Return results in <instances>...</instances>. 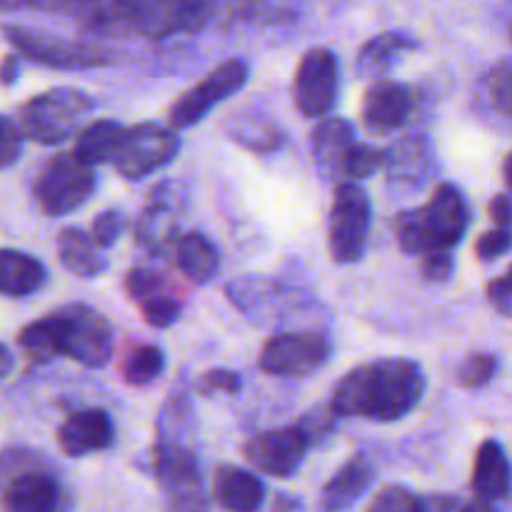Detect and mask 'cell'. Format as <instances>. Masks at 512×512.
<instances>
[{
  "label": "cell",
  "mask_w": 512,
  "mask_h": 512,
  "mask_svg": "<svg viewBox=\"0 0 512 512\" xmlns=\"http://www.w3.org/2000/svg\"><path fill=\"white\" fill-rule=\"evenodd\" d=\"M425 393L423 368L413 360L385 358L350 370L333 390L330 410L340 418L393 423L420 405Z\"/></svg>",
  "instance_id": "1"
},
{
  "label": "cell",
  "mask_w": 512,
  "mask_h": 512,
  "mask_svg": "<svg viewBox=\"0 0 512 512\" xmlns=\"http://www.w3.org/2000/svg\"><path fill=\"white\" fill-rule=\"evenodd\" d=\"M470 213L463 193L453 183H440L428 205L405 210L395 218L393 233L405 253L425 255L433 250H453L468 230Z\"/></svg>",
  "instance_id": "2"
},
{
  "label": "cell",
  "mask_w": 512,
  "mask_h": 512,
  "mask_svg": "<svg viewBox=\"0 0 512 512\" xmlns=\"http://www.w3.org/2000/svg\"><path fill=\"white\" fill-rule=\"evenodd\" d=\"M93 108V98L83 90L55 88L20 105L18 128L35 143L58 145L78 133Z\"/></svg>",
  "instance_id": "3"
},
{
  "label": "cell",
  "mask_w": 512,
  "mask_h": 512,
  "mask_svg": "<svg viewBox=\"0 0 512 512\" xmlns=\"http://www.w3.org/2000/svg\"><path fill=\"white\" fill-rule=\"evenodd\" d=\"M153 463L168 512H208V493L198 463L183 440L160 435Z\"/></svg>",
  "instance_id": "4"
},
{
  "label": "cell",
  "mask_w": 512,
  "mask_h": 512,
  "mask_svg": "<svg viewBox=\"0 0 512 512\" xmlns=\"http://www.w3.org/2000/svg\"><path fill=\"white\" fill-rule=\"evenodd\" d=\"M218 0H125V25L145 38H173L203 30Z\"/></svg>",
  "instance_id": "5"
},
{
  "label": "cell",
  "mask_w": 512,
  "mask_h": 512,
  "mask_svg": "<svg viewBox=\"0 0 512 512\" xmlns=\"http://www.w3.org/2000/svg\"><path fill=\"white\" fill-rule=\"evenodd\" d=\"M95 190L93 165L83 163L75 153H60L40 168L33 183V195L45 215H68L88 203Z\"/></svg>",
  "instance_id": "6"
},
{
  "label": "cell",
  "mask_w": 512,
  "mask_h": 512,
  "mask_svg": "<svg viewBox=\"0 0 512 512\" xmlns=\"http://www.w3.org/2000/svg\"><path fill=\"white\" fill-rule=\"evenodd\" d=\"M5 38L15 50L33 63L48 65L58 70H83L100 68L113 63V53L98 43H83V40H65L58 35L43 33V30L23 28V25H8Z\"/></svg>",
  "instance_id": "7"
},
{
  "label": "cell",
  "mask_w": 512,
  "mask_h": 512,
  "mask_svg": "<svg viewBox=\"0 0 512 512\" xmlns=\"http://www.w3.org/2000/svg\"><path fill=\"white\" fill-rule=\"evenodd\" d=\"M370 233V200L360 185L340 183L335 188L328 220V243L335 263H358Z\"/></svg>",
  "instance_id": "8"
},
{
  "label": "cell",
  "mask_w": 512,
  "mask_h": 512,
  "mask_svg": "<svg viewBox=\"0 0 512 512\" xmlns=\"http://www.w3.org/2000/svg\"><path fill=\"white\" fill-rule=\"evenodd\" d=\"M178 150L180 138L175 130L158 123H140L125 128L113 165L125 180H140L168 165Z\"/></svg>",
  "instance_id": "9"
},
{
  "label": "cell",
  "mask_w": 512,
  "mask_h": 512,
  "mask_svg": "<svg viewBox=\"0 0 512 512\" xmlns=\"http://www.w3.org/2000/svg\"><path fill=\"white\" fill-rule=\"evenodd\" d=\"M245 83H248V63H243L238 58L225 60V63H220L218 68L205 75L203 83H198L195 88H190L188 93H183L175 100L168 113L170 125L175 130L193 128L215 105L238 93Z\"/></svg>",
  "instance_id": "10"
},
{
  "label": "cell",
  "mask_w": 512,
  "mask_h": 512,
  "mask_svg": "<svg viewBox=\"0 0 512 512\" xmlns=\"http://www.w3.org/2000/svg\"><path fill=\"white\" fill-rule=\"evenodd\" d=\"M340 88L338 58L328 48H313L295 70L293 98L305 118H325L335 108Z\"/></svg>",
  "instance_id": "11"
},
{
  "label": "cell",
  "mask_w": 512,
  "mask_h": 512,
  "mask_svg": "<svg viewBox=\"0 0 512 512\" xmlns=\"http://www.w3.org/2000/svg\"><path fill=\"white\" fill-rule=\"evenodd\" d=\"M330 340L320 333H280L260 350V370L278 378H300L323 368L330 358Z\"/></svg>",
  "instance_id": "12"
},
{
  "label": "cell",
  "mask_w": 512,
  "mask_h": 512,
  "mask_svg": "<svg viewBox=\"0 0 512 512\" xmlns=\"http://www.w3.org/2000/svg\"><path fill=\"white\" fill-rule=\"evenodd\" d=\"M65 323V355L85 368H103L113 358V328L85 305L58 310Z\"/></svg>",
  "instance_id": "13"
},
{
  "label": "cell",
  "mask_w": 512,
  "mask_h": 512,
  "mask_svg": "<svg viewBox=\"0 0 512 512\" xmlns=\"http://www.w3.org/2000/svg\"><path fill=\"white\" fill-rule=\"evenodd\" d=\"M308 435L298 425L278 430H265L253 435L245 443L243 455L255 470L273 478H290L303 465L305 450H308Z\"/></svg>",
  "instance_id": "14"
},
{
  "label": "cell",
  "mask_w": 512,
  "mask_h": 512,
  "mask_svg": "<svg viewBox=\"0 0 512 512\" xmlns=\"http://www.w3.org/2000/svg\"><path fill=\"white\" fill-rule=\"evenodd\" d=\"M115 440L113 420L105 410L88 408L68 415L58 430V443L68 458H83V455L100 453L110 448Z\"/></svg>",
  "instance_id": "15"
},
{
  "label": "cell",
  "mask_w": 512,
  "mask_h": 512,
  "mask_svg": "<svg viewBox=\"0 0 512 512\" xmlns=\"http://www.w3.org/2000/svg\"><path fill=\"white\" fill-rule=\"evenodd\" d=\"M413 98L405 85L395 80H375L363 98V123L373 133H390L408 120Z\"/></svg>",
  "instance_id": "16"
},
{
  "label": "cell",
  "mask_w": 512,
  "mask_h": 512,
  "mask_svg": "<svg viewBox=\"0 0 512 512\" xmlns=\"http://www.w3.org/2000/svg\"><path fill=\"white\" fill-rule=\"evenodd\" d=\"M213 500L225 512H258L263 508L265 488L248 470L223 465L215 470Z\"/></svg>",
  "instance_id": "17"
},
{
  "label": "cell",
  "mask_w": 512,
  "mask_h": 512,
  "mask_svg": "<svg viewBox=\"0 0 512 512\" xmlns=\"http://www.w3.org/2000/svg\"><path fill=\"white\" fill-rule=\"evenodd\" d=\"M5 512H63V490L45 473L18 475L5 490Z\"/></svg>",
  "instance_id": "18"
},
{
  "label": "cell",
  "mask_w": 512,
  "mask_h": 512,
  "mask_svg": "<svg viewBox=\"0 0 512 512\" xmlns=\"http://www.w3.org/2000/svg\"><path fill=\"white\" fill-rule=\"evenodd\" d=\"M473 490L480 500H503L512 490V470L510 460L505 455L503 445L495 440H485L475 453L473 465Z\"/></svg>",
  "instance_id": "19"
},
{
  "label": "cell",
  "mask_w": 512,
  "mask_h": 512,
  "mask_svg": "<svg viewBox=\"0 0 512 512\" xmlns=\"http://www.w3.org/2000/svg\"><path fill=\"white\" fill-rule=\"evenodd\" d=\"M355 130L343 118H325L313 130V155L325 175H343L345 160L355 148Z\"/></svg>",
  "instance_id": "20"
},
{
  "label": "cell",
  "mask_w": 512,
  "mask_h": 512,
  "mask_svg": "<svg viewBox=\"0 0 512 512\" xmlns=\"http://www.w3.org/2000/svg\"><path fill=\"white\" fill-rule=\"evenodd\" d=\"M373 468L365 458L353 455L333 478L328 480V485L323 488L320 495V505L325 512H340L348 510L350 505L358 503V498H363L365 490L373 483Z\"/></svg>",
  "instance_id": "21"
},
{
  "label": "cell",
  "mask_w": 512,
  "mask_h": 512,
  "mask_svg": "<svg viewBox=\"0 0 512 512\" xmlns=\"http://www.w3.org/2000/svg\"><path fill=\"white\" fill-rule=\"evenodd\" d=\"M413 50H418V40L405 33L375 35L360 48L358 58H355V70L363 78L378 80L388 75L405 53H413Z\"/></svg>",
  "instance_id": "22"
},
{
  "label": "cell",
  "mask_w": 512,
  "mask_h": 512,
  "mask_svg": "<svg viewBox=\"0 0 512 512\" xmlns=\"http://www.w3.org/2000/svg\"><path fill=\"white\" fill-rule=\"evenodd\" d=\"M45 278L48 273L38 258L20 250H0V295H8V298L33 295L43 288Z\"/></svg>",
  "instance_id": "23"
},
{
  "label": "cell",
  "mask_w": 512,
  "mask_h": 512,
  "mask_svg": "<svg viewBox=\"0 0 512 512\" xmlns=\"http://www.w3.org/2000/svg\"><path fill=\"white\" fill-rule=\"evenodd\" d=\"M58 255L65 270L80 278H95L108 268V260L100 255V248L88 233L80 228H65L58 235Z\"/></svg>",
  "instance_id": "24"
},
{
  "label": "cell",
  "mask_w": 512,
  "mask_h": 512,
  "mask_svg": "<svg viewBox=\"0 0 512 512\" xmlns=\"http://www.w3.org/2000/svg\"><path fill=\"white\" fill-rule=\"evenodd\" d=\"M175 263L193 283H210L220 270V255L205 235L188 233L175 243Z\"/></svg>",
  "instance_id": "25"
},
{
  "label": "cell",
  "mask_w": 512,
  "mask_h": 512,
  "mask_svg": "<svg viewBox=\"0 0 512 512\" xmlns=\"http://www.w3.org/2000/svg\"><path fill=\"white\" fill-rule=\"evenodd\" d=\"M125 128L115 120H95V123L85 125L75 138V150L83 163L88 165H103L113 163L118 155L120 143H123Z\"/></svg>",
  "instance_id": "26"
},
{
  "label": "cell",
  "mask_w": 512,
  "mask_h": 512,
  "mask_svg": "<svg viewBox=\"0 0 512 512\" xmlns=\"http://www.w3.org/2000/svg\"><path fill=\"white\" fill-rule=\"evenodd\" d=\"M18 343L30 358L40 360V363H48L58 355H65V323L60 313L25 325L18 335Z\"/></svg>",
  "instance_id": "27"
},
{
  "label": "cell",
  "mask_w": 512,
  "mask_h": 512,
  "mask_svg": "<svg viewBox=\"0 0 512 512\" xmlns=\"http://www.w3.org/2000/svg\"><path fill=\"white\" fill-rule=\"evenodd\" d=\"M228 133L235 143L255 153H270L285 143L283 128L260 113H238L228 123Z\"/></svg>",
  "instance_id": "28"
},
{
  "label": "cell",
  "mask_w": 512,
  "mask_h": 512,
  "mask_svg": "<svg viewBox=\"0 0 512 512\" xmlns=\"http://www.w3.org/2000/svg\"><path fill=\"white\" fill-rule=\"evenodd\" d=\"M480 100L498 118L512 120V63H498L480 83Z\"/></svg>",
  "instance_id": "29"
},
{
  "label": "cell",
  "mask_w": 512,
  "mask_h": 512,
  "mask_svg": "<svg viewBox=\"0 0 512 512\" xmlns=\"http://www.w3.org/2000/svg\"><path fill=\"white\" fill-rule=\"evenodd\" d=\"M165 368L163 350L155 345H140V348L130 350L128 358L123 360V378L130 385H145L150 380L158 378Z\"/></svg>",
  "instance_id": "30"
},
{
  "label": "cell",
  "mask_w": 512,
  "mask_h": 512,
  "mask_svg": "<svg viewBox=\"0 0 512 512\" xmlns=\"http://www.w3.org/2000/svg\"><path fill=\"white\" fill-rule=\"evenodd\" d=\"M368 512H423V500L403 485H388L375 495Z\"/></svg>",
  "instance_id": "31"
},
{
  "label": "cell",
  "mask_w": 512,
  "mask_h": 512,
  "mask_svg": "<svg viewBox=\"0 0 512 512\" xmlns=\"http://www.w3.org/2000/svg\"><path fill=\"white\" fill-rule=\"evenodd\" d=\"M385 165V150L373 148V145L365 143H355V148L350 150L348 160H345V170L343 175L348 178H370L373 173H378V168Z\"/></svg>",
  "instance_id": "32"
},
{
  "label": "cell",
  "mask_w": 512,
  "mask_h": 512,
  "mask_svg": "<svg viewBox=\"0 0 512 512\" xmlns=\"http://www.w3.org/2000/svg\"><path fill=\"white\" fill-rule=\"evenodd\" d=\"M145 323L153 328H170L180 318V303L170 293H158L140 303Z\"/></svg>",
  "instance_id": "33"
},
{
  "label": "cell",
  "mask_w": 512,
  "mask_h": 512,
  "mask_svg": "<svg viewBox=\"0 0 512 512\" xmlns=\"http://www.w3.org/2000/svg\"><path fill=\"white\" fill-rule=\"evenodd\" d=\"M495 370H498V360H495L493 355H470V358L460 365L458 380L463 388H483V385H488L490 380H493Z\"/></svg>",
  "instance_id": "34"
},
{
  "label": "cell",
  "mask_w": 512,
  "mask_h": 512,
  "mask_svg": "<svg viewBox=\"0 0 512 512\" xmlns=\"http://www.w3.org/2000/svg\"><path fill=\"white\" fill-rule=\"evenodd\" d=\"M125 290H128L130 298L140 305L148 298H153V295L165 293V283L160 275L153 273V270L133 268L128 270V275H125Z\"/></svg>",
  "instance_id": "35"
},
{
  "label": "cell",
  "mask_w": 512,
  "mask_h": 512,
  "mask_svg": "<svg viewBox=\"0 0 512 512\" xmlns=\"http://www.w3.org/2000/svg\"><path fill=\"white\" fill-rule=\"evenodd\" d=\"M123 228H125L123 213H118V210H103V213L93 220L90 238H93V243L98 245L100 250H108L118 243Z\"/></svg>",
  "instance_id": "36"
},
{
  "label": "cell",
  "mask_w": 512,
  "mask_h": 512,
  "mask_svg": "<svg viewBox=\"0 0 512 512\" xmlns=\"http://www.w3.org/2000/svg\"><path fill=\"white\" fill-rule=\"evenodd\" d=\"M512 250V230L508 228H493L488 233H483L475 243V253L483 263H493L500 255L510 253Z\"/></svg>",
  "instance_id": "37"
},
{
  "label": "cell",
  "mask_w": 512,
  "mask_h": 512,
  "mask_svg": "<svg viewBox=\"0 0 512 512\" xmlns=\"http://www.w3.org/2000/svg\"><path fill=\"white\" fill-rule=\"evenodd\" d=\"M23 150V130L10 118L0 115V170L13 165Z\"/></svg>",
  "instance_id": "38"
},
{
  "label": "cell",
  "mask_w": 512,
  "mask_h": 512,
  "mask_svg": "<svg viewBox=\"0 0 512 512\" xmlns=\"http://www.w3.org/2000/svg\"><path fill=\"white\" fill-rule=\"evenodd\" d=\"M455 260L450 250H433L423 255V275L430 283H445L453 278Z\"/></svg>",
  "instance_id": "39"
},
{
  "label": "cell",
  "mask_w": 512,
  "mask_h": 512,
  "mask_svg": "<svg viewBox=\"0 0 512 512\" xmlns=\"http://www.w3.org/2000/svg\"><path fill=\"white\" fill-rule=\"evenodd\" d=\"M203 388L205 390H220V393L235 395L240 390V378L233 373V370L215 368L210 373L203 375Z\"/></svg>",
  "instance_id": "40"
},
{
  "label": "cell",
  "mask_w": 512,
  "mask_h": 512,
  "mask_svg": "<svg viewBox=\"0 0 512 512\" xmlns=\"http://www.w3.org/2000/svg\"><path fill=\"white\" fill-rule=\"evenodd\" d=\"M490 218H493L495 228H508L512 230V200L508 195H495L493 200H490Z\"/></svg>",
  "instance_id": "41"
},
{
  "label": "cell",
  "mask_w": 512,
  "mask_h": 512,
  "mask_svg": "<svg viewBox=\"0 0 512 512\" xmlns=\"http://www.w3.org/2000/svg\"><path fill=\"white\" fill-rule=\"evenodd\" d=\"M488 298L493 300L495 305H503L512 300V268L503 275V278L493 280V283L488 285Z\"/></svg>",
  "instance_id": "42"
},
{
  "label": "cell",
  "mask_w": 512,
  "mask_h": 512,
  "mask_svg": "<svg viewBox=\"0 0 512 512\" xmlns=\"http://www.w3.org/2000/svg\"><path fill=\"white\" fill-rule=\"evenodd\" d=\"M423 512H463V505L448 495H433V498L423 500Z\"/></svg>",
  "instance_id": "43"
},
{
  "label": "cell",
  "mask_w": 512,
  "mask_h": 512,
  "mask_svg": "<svg viewBox=\"0 0 512 512\" xmlns=\"http://www.w3.org/2000/svg\"><path fill=\"white\" fill-rule=\"evenodd\" d=\"M18 55H5L3 63H0V83L3 85H13L15 78H18Z\"/></svg>",
  "instance_id": "44"
},
{
  "label": "cell",
  "mask_w": 512,
  "mask_h": 512,
  "mask_svg": "<svg viewBox=\"0 0 512 512\" xmlns=\"http://www.w3.org/2000/svg\"><path fill=\"white\" fill-rule=\"evenodd\" d=\"M13 365H15L13 353H10V350L5 348V345H0V380L8 378L10 370H13Z\"/></svg>",
  "instance_id": "45"
},
{
  "label": "cell",
  "mask_w": 512,
  "mask_h": 512,
  "mask_svg": "<svg viewBox=\"0 0 512 512\" xmlns=\"http://www.w3.org/2000/svg\"><path fill=\"white\" fill-rule=\"evenodd\" d=\"M463 512H498L493 508V505L488 503V500H473V503L463 505Z\"/></svg>",
  "instance_id": "46"
},
{
  "label": "cell",
  "mask_w": 512,
  "mask_h": 512,
  "mask_svg": "<svg viewBox=\"0 0 512 512\" xmlns=\"http://www.w3.org/2000/svg\"><path fill=\"white\" fill-rule=\"evenodd\" d=\"M503 173H505V183H508L510 193H512V153L505 158V165H503Z\"/></svg>",
  "instance_id": "47"
},
{
  "label": "cell",
  "mask_w": 512,
  "mask_h": 512,
  "mask_svg": "<svg viewBox=\"0 0 512 512\" xmlns=\"http://www.w3.org/2000/svg\"><path fill=\"white\" fill-rule=\"evenodd\" d=\"M510 35H512V28H510Z\"/></svg>",
  "instance_id": "48"
}]
</instances>
